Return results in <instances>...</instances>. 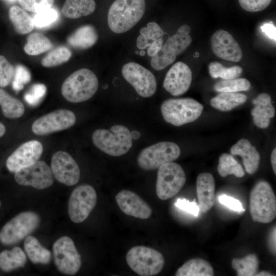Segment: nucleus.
<instances>
[{
	"label": "nucleus",
	"instance_id": "40",
	"mask_svg": "<svg viewBox=\"0 0 276 276\" xmlns=\"http://www.w3.org/2000/svg\"><path fill=\"white\" fill-rule=\"evenodd\" d=\"M13 79V89L18 91L22 89L24 85L30 81L31 74L25 66L20 64L17 65L14 69Z\"/></svg>",
	"mask_w": 276,
	"mask_h": 276
},
{
	"label": "nucleus",
	"instance_id": "32",
	"mask_svg": "<svg viewBox=\"0 0 276 276\" xmlns=\"http://www.w3.org/2000/svg\"><path fill=\"white\" fill-rule=\"evenodd\" d=\"M140 35L136 40V46L143 50L150 46L155 40L163 38L165 32L155 22H149L147 27L140 31Z\"/></svg>",
	"mask_w": 276,
	"mask_h": 276
},
{
	"label": "nucleus",
	"instance_id": "21",
	"mask_svg": "<svg viewBox=\"0 0 276 276\" xmlns=\"http://www.w3.org/2000/svg\"><path fill=\"white\" fill-rule=\"evenodd\" d=\"M196 192L200 211L202 213L209 211L215 201V181L213 176L209 173H201L196 179Z\"/></svg>",
	"mask_w": 276,
	"mask_h": 276
},
{
	"label": "nucleus",
	"instance_id": "29",
	"mask_svg": "<svg viewBox=\"0 0 276 276\" xmlns=\"http://www.w3.org/2000/svg\"><path fill=\"white\" fill-rule=\"evenodd\" d=\"M27 257L22 249L18 246L11 250H5L0 253V268L5 272H9L24 266Z\"/></svg>",
	"mask_w": 276,
	"mask_h": 276
},
{
	"label": "nucleus",
	"instance_id": "2",
	"mask_svg": "<svg viewBox=\"0 0 276 276\" xmlns=\"http://www.w3.org/2000/svg\"><path fill=\"white\" fill-rule=\"evenodd\" d=\"M99 82L96 75L87 68L78 70L64 81L61 93L68 102L80 103L92 97L97 91Z\"/></svg>",
	"mask_w": 276,
	"mask_h": 276
},
{
	"label": "nucleus",
	"instance_id": "56",
	"mask_svg": "<svg viewBox=\"0 0 276 276\" xmlns=\"http://www.w3.org/2000/svg\"><path fill=\"white\" fill-rule=\"evenodd\" d=\"M1 201H0V206H1Z\"/></svg>",
	"mask_w": 276,
	"mask_h": 276
},
{
	"label": "nucleus",
	"instance_id": "23",
	"mask_svg": "<svg viewBox=\"0 0 276 276\" xmlns=\"http://www.w3.org/2000/svg\"><path fill=\"white\" fill-rule=\"evenodd\" d=\"M232 155L242 157L246 171L249 174H255L259 167L260 155L256 148L246 139H241L231 149Z\"/></svg>",
	"mask_w": 276,
	"mask_h": 276
},
{
	"label": "nucleus",
	"instance_id": "33",
	"mask_svg": "<svg viewBox=\"0 0 276 276\" xmlns=\"http://www.w3.org/2000/svg\"><path fill=\"white\" fill-rule=\"evenodd\" d=\"M27 40L24 49L30 55H39L49 50L53 46L50 40L40 33L31 34L28 36Z\"/></svg>",
	"mask_w": 276,
	"mask_h": 276
},
{
	"label": "nucleus",
	"instance_id": "6",
	"mask_svg": "<svg viewBox=\"0 0 276 276\" xmlns=\"http://www.w3.org/2000/svg\"><path fill=\"white\" fill-rule=\"evenodd\" d=\"M126 259L130 268L141 276H153L163 269L165 259L158 250L144 246H135L127 252Z\"/></svg>",
	"mask_w": 276,
	"mask_h": 276
},
{
	"label": "nucleus",
	"instance_id": "42",
	"mask_svg": "<svg viewBox=\"0 0 276 276\" xmlns=\"http://www.w3.org/2000/svg\"><path fill=\"white\" fill-rule=\"evenodd\" d=\"M47 91L46 86L40 83L35 84L24 95L26 102L31 106H36L39 104L45 95Z\"/></svg>",
	"mask_w": 276,
	"mask_h": 276
},
{
	"label": "nucleus",
	"instance_id": "54",
	"mask_svg": "<svg viewBox=\"0 0 276 276\" xmlns=\"http://www.w3.org/2000/svg\"><path fill=\"white\" fill-rule=\"evenodd\" d=\"M140 54H141V55H144L145 54V52L143 51H141V52H140Z\"/></svg>",
	"mask_w": 276,
	"mask_h": 276
},
{
	"label": "nucleus",
	"instance_id": "47",
	"mask_svg": "<svg viewBox=\"0 0 276 276\" xmlns=\"http://www.w3.org/2000/svg\"><path fill=\"white\" fill-rule=\"evenodd\" d=\"M262 31L271 39L275 41L276 28L272 23H265L261 26Z\"/></svg>",
	"mask_w": 276,
	"mask_h": 276
},
{
	"label": "nucleus",
	"instance_id": "8",
	"mask_svg": "<svg viewBox=\"0 0 276 276\" xmlns=\"http://www.w3.org/2000/svg\"><path fill=\"white\" fill-rule=\"evenodd\" d=\"M40 221V217L35 212L20 213L2 227L0 231L1 242L4 245L18 243L34 232L39 226Z\"/></svg>",
	"mask_w": 276,
	"mask_h": 276
},
{
	"label": "nucleus",
	"instance_id": "34",
	"mask_svg": "<svg viewBox=\"0 0 276 276\" xmlns=\"http://www.w3.org/2000/svg\"><path fill=\"white\" fill-rule=\"evenodd\" d=\"M232 265L236 270L237 275L253 276L257 273L259 260L256 255L250 254L242 259H233Z\"/></svg>",
	"mask_w": 276,
	"mask_h": 276
},
{
	"label": "nucleus",
	"instance_id": "26",
	"mask_svg": "<svg viewBox=\"0 0 276 276\" xmlns=\"http://www.w3.org/2000/svg\"><path fill=\"white\" fill-rule=\"evenodd\" d=\"M214 270L206 260L193 258L187 261L177 270L176 276H212Z\"/></svg>",
	"mask_w": 276,
	"mask_h": 276
},
{
	"label": "nucleus",
	"instance_id": "50",
	"mask_svg": "<svg viewBox=\"0 0 276 276\" xmlns=\"http://www.w3.org/2000/svg\"><path fill=\"white\" fill-rule=\"evenodd\" d=\"M270 160L271 166L272 167L273 171L274 173L276 174V149L275 148L272 150L271 156Z\"/></svg>",
	"mask_w": 276,
	"mask_h": 276
},
{
	"label": "nucleus",
	"instance_id": "38",
	"mask_svg": "<svg viewBox=\"0 0 276 276\" xmlns=\"http://www.w3.org/2000/svg\"><path fill=\"white\" fill-rule=\"evenodd\" d=\"M72 56V53L66 47H58L50 51L42 59L41 64L44 67L57 66L67 61Z\"/></svg>",
	"mask_w": 276,
	"mask_h": 276
},
{
	"label": "nucleus",
	"instance_id": "7",
	"mask_svg": "<svg viewBox=\"0 0 276 276\" xmlns=\"http://www.w3.org/2000/svg\"><path fill=\"white\" fill-rule=\"evenodd\" d=\"M190 31L188 25L181 26L177 32L168 38L160 50L152 57L151 66L159 71L172 63L176 56L183 53L191 44L192 39L189 35Z\"/></svg>",
	"mask_w": 276,
	"mask_h": 276
},
{
	"label": "nucleus",
	"instance_id": "20",
	"mask_svg": "<svg viewBox=\"0 0 276 276\" xmlns=\"http://www.w3.org/2000/svg\"><path fill=\"white\" fill-rule=\"evenodd\" d=\"M116 199L121 210L127 215L142 219H148L151 216L152 210L149 205L131 191H120Z\"/></svg>",
	"mask_w": 276,
	"mask_h": 276
},
{
	"label": "nucleus",
	"instance_id": "18",
	"mask_svg": "<svg viewBox=\"0 0 276 276\" xmlns=\"http://www.w3.org/2000/svg\"><path fill=\"white\" fill-rule=\"evenodd\" d=\"M43 152V146L39 141L32 140L21 145L7 158L8 170L15 172L19 169L37 161Z\"/></svg>",
	"mask_w": 276,
	"mask_h": 276
},
{
	"label": "nucleus",
	"instance_id": "24",
	"mask_svg": "<svg viewBox=\"0 0 276 276\" xmlns=\"http://www.w3.org/2000/svg\"><path fill=\"white\" fill-rule=\"evenodd\" d=\"M98 35L95 28L87 25L78 28L67 39L68 43L75 49L83 50L92 47L97 41Z\"/></svg>",
	"mask_w": 276,
	"mask_h": 276
},
{
	"label": "nucleus",
	"instance_id": "16",
	"mask_svg": "<svg viewBox=\"0 0 276 276\" xmlns=\"http://www.w3.org/2000/svg\"><path fill=\"white\" fill-rule=\"evenodd\" d=\"M51 168L56 180L66 186L75 185L80 179V170L78 164L66 152L58 151L53 155Z\"/></svg>",
	"mask_w": 276,
	"mask_h": 276
},
{
	"label": "nucleus",
	"instance_id": "12",
	"mask_svg": "<svg viewBox=\"0 0 276 276\" xmlns=\"http://www.w3.org/2000/svg\"><path fill=\"white\" fill-rule=\"evenodd\" d=\"M53 251L54 263L60 272L70 275L78 272L81 266V256L72 239L60 237L54 242Z\"/></svg>",
	"mask_w": 276,
	"mask_h": 276
},
{
	"label": "nucleus",
	"instance_id": "27",
	"mask_svg": "<svg viewBox=\"0 0 276 276\" xmlns=\"http://www.w3.org/2000/svg\"><path fill=\"white\" fill-rule=\"evenodd\" d=\"M247 96L237 92H222L211 100V105L221 111H228L244 104Z\"/></svg>",
	"mask_w": 276,
	"mask_h": 276
},
{
	"label": "nucleus",
	"instance_id": "41",
	"mask_svg": "<svg viewBox=\"0 0 276 276\" xmlns=\"http://www.w3.org/2000/svg\"><path fill=\"white\" fill-rule=\"evenodd\" d=\"M54 2V0H18L23 9L36 13L52 8Z\"/></svg>",
	"mask_w": 276,
	"mask_h": 276
},
{
	"label": "nucleus",
	"instance_id": "14",
	"mask_svg": "<svg viewBox=\"0 0 276 276\" xmlns=\"http://www.w3.org/2000/svg\"><path fill=\"white\" fill-rule=\"evenodd\" d=\"M14 173V178L18 184L38 190L50 187L54 181L51 169L42 160H37Z\"/></svg>",
	"mask_w": 276,
	"mask_h": 276
},
{
	"label": "nucleus",
	"instance_id": "45",
	"mask_svg": "<svg viewBox=\"0 0 276 276\" xmlns=\"http://www.w3.org/2000/svg\"><path fill=\"white\" fill-rule=\"evenodd\" d=\"M175 205L179 209L190 213L195 217L198 215L200 211L199 206L195 200L192 202H190L185 198H178L175 202Z\"/></svg>",
	"mask_w": 276,
	"mask_h": 276
},
{
	"label": "nucleus",
	"instance_id": "17",
	"mask_svg": "<svg viewBox=\"0 0 276 276\" xmlns=\"http://www.w3.org/2000/svg\"><path fill=\"white\" fill-rule=\"evenodd\" d=\"M211 44L213 53L222 59L237 62L242 58L240 45L226 31H216L211 37Z\"/></svg>",
	"mask_w": 276,
	"mask_h": 276
},
{
	"label": "nucleus",
	"instance_id": "1",
	"mask_svg": "<svg viewBox=\"0 0 276 276\" xmlns=\"http://www.w3.org/2000/svg\"><path fill=\"white\" fill-rule=\"evenodd\" d=\"M145 8V0H115L108 13L110 29L118 34L128 31L141 20Z\"/></svg>",
	"mask_w": 276,
	"mask_h": 276
},
{
	"label": "nucleus",
	"instance_id": "3",
	"mask_svg": "<svg viewBox=\"0 0 276 276\" xmlns=\"http://www.w3.org/2000/svg\"><path fill=\"white\" fill-rule=\"evenodd\" d=\"M92 140L96 147L112 156L125 154L132 145L129 130L122 125H113L109 130H96L92 135Z\"/></svg>",
	"mask_w": 276,
	"mask_h": 276
},
{
	"label": "nucleus",
	"instance_id": "36",
	"mask_svg": "<svg viewBox=\"0 0 276 276\" xmlns=\"http://www.w3.org/2000/svg\"><path fill=\"white\" fill-rule=\"evenodd\" d=\"M242 71L241 66L235 65L226 67L217 61H213L209 65V74L213 78L220 77L223 80L236 79L240 76Z\"/></svg>",
	"mask_w": 276,
	"mask_h": 276
},
{
	"label": "nucleus",
	"instance_id": "9",
	"mask_svg": "<svg viewBox=\"0 0 276 276\" xmlns=\"http://www.w3.org/2000/svg\"><path fill=\"white\" fill-rule=\"evenodd\" d=\"M180 154V148L175 143L160 142L143 149L137 156V162L142 169L152 170L166 163L172 162Z\"/></svg>",
	"mask_w": 276,
	"mask_h": 276
},
{
	"label": "nucleus",
	"instance_id": "19",
	"mask_svg": "<svg viewBox=\"0 0 276 276\" xmlns=\"http://www.w3.org/2000/svg\"><path fill=\"white\" fill-rule=\"evenodd\" d=\"M192 74L189 67L182 62L174 64L165 76L163 86L172 96L185 94L191 84Z\"/></svg>",
	"mask_w": 276,
	"mask_h": 276
},
{
	"label": "nucleus",
	"instance_id": "35",
	"mask_svg": "<svg viewBox=\"0 0 276 276\" xmlns=\"http://www.w3.org/2000/svg\"><path fill=\"white\" fill-rule=\"evenodd\" d=\"M217 171L219 175L223 177L231 174L237 177H242L245 175L241 165L233 155L227 153H223L220 155Z\"/></svg>",
	"mask_w": 276,
	"mask_h": 276
},
{
	"label": "nucleus",
	"instance_id": "13",
	"mask_svg": "<svg viewBox=\"0 0 276 276\" xmlns=\"http://www.w3.org/2000/svg\"><path fill=\"white\" fill-rule=\"evenodd\" d=\"M122 74L140 96L148 98L155 93L157 85L154 75L141 65L133 62L126 63L122 67Z\"/></svg>",
	"mask_w": 276,
	"mask_h": 276
},
{
	"label": "nucleus",
	"instance_id": "51",
	"mask_svg": "<svg viewBox=\"0 0 276 276\" xmlns=\"http://www.w3.org/2000/svg\"><path fill=\"white\" fill-rule=\"evenodd\" d=\"M130 134L132 139L134 140H137L141 136L140 132L136 130H133L130 132Z\"/></svg>",
	"mask_w": 276,
	"mask_h": 276
},
{
	"label": "nucleus",
	"instance_id": "15",
	"mask_svg": "<svg viewBox=\"0 0 276 276\" xmlns=\"http://www.w3.org/2000/svg\"><path fill=\"white\" fill-rule=\"evenodd\" d=\"M76 120L72 111L58 109L36 119L32 124V130L36 135H46L69 128L74 125Z\"/></svg>",
	"mask_w": 276,
	"mask_h": 276
},
{
	"label": "nucleus",
	"instance_id": "37",
	"mask_svg": "<svg viewBox=\"0 0 276 276\" xmlns=\"http://www.w3.org/2000/svg\"><path fill=\"white\" fill-rule=\"evenodd\" d=\"M250 87V83L245 78L222 80L216 83L214 86V90L219 93L246 91Z\"/></svg>",
	"mask_w": 276,
	"mask_h": 276
},
{
	"label": "nucleus",
	"instance_id": "49",
	"mask_svg": "<svg viewBox=\"0 0 276 276\" xmlns=\"http://www.w3.org/2000/svg\"><path fill=\"white\" fill-rule=\"evenodd\" d=\"M275 227L273 228L269 237V246L273 253H275Z\"/></svg>",
	"mask_w": 276,
	"mask_h": 276
},
{
	"label": "nucleus",
	"instance_id": "52",
	"mask_svg": "<svg viewBox=\"0 0 276 276\" xmlns=\"http://www.w3.org/2000/svg\"><path fill=\"white\" fill-rule=\"evenodd\" d=\"M6 132V127L4 125L0 122V137L3 136Z\"/></svg>",
	"mask_w": 276,
	"mask_h": 276
},
{
	"label": "nucleus",
	"instance_id": "30",
	"mask_svg": "<svg viewBox=\"0 0 276 276\" xmlns=\"http://www.w3.org/2000/svg\"><path fill=\"white\" fill-rule=\"evenodd\" d=\"M9 17L17 33L26 34L34 28L33 18L22 8L13 6L9 9Z\"/></svg>",
	"mask_w": 276,
	"mask_h": 276
},
{
	"label": "nucleus",
	"instance_id": "25",
	"mask_svg": "<svg viewBox=\"0 0 276 276\" xmlns=\"http://www.w3.org/2000/svg\"><path fill=\"white\" fill-rule=\"evenodd\" d=\"M95 9L94 0H66L61 12L66 17L75 19L91 14Z\"/></svg>",
	"mask_w": 276,
	"mask_h": 276
},
{
	"label": "nucleus",
	"instance_id": "39",
	"mask_svg": "<svg viewBox=\"0 0 276 276\" xmlns=\"http://www.w3.org/2000/svg\"><path fill=\"white\" fill-rule=\"evenodd\" d=\"M59 17L56 10L50 8L36 13L33 18L34 27L37 28H47L55 23Z\"/></svg>",
	"mask_w": 276,
	"mask_h": 276
},
{
	"label": "nucleus",
	"instance_id": "28",
	"mask_svg": "<svg viewBox=\"0 0 276 276\" xmlns=\"http://www.w3.org/2000/svg\"><path fill=\"white\" fill-rule=\"evenodd\" d=\"M25 250L31 262L34 264H48L51 259V252L41 245L33 236H28L24 241Z\"/></svg>",
	"mask_w": 276,
	"mask_h": 276
},
{
	"label": "nucleus",
	"instance_id": "4",
	"mask_svg": "<svg viewBox=\"0 0 276 276\" xmlns=\"http://www.w3.org/2000/svg\"><path fill=\"white\" fill-rule=\"evenodd\" d=\"M249 210L255 222L268 223L276 217V198L270 184L266 181H259L250 195Z\"/></svg>",
	"mask_w": 276,
	"mask_h": 276
},
{
	"label": "nucleus",
	"instance_id": "5",
	"mask_svg": "<svg viewBox=\"0 0 276 276\" xmlns=\"http://www.w3.org/2000/svg\"><path fill=\"white\" fill-rule=\"evenodd\" d=\"M203 109L201 104L190 98L169 99L164 101L160 107L165 121L175 126L194 122Z\"/></svg>",
	"mask_w": 276,
	"mask_h": 276
},
{
	"label": "nucleus",
	"instance_id": "53",
	"mask_svg": "<svg viewBox=\"0 0 276 276\" xmlns=\"http://www.w3.org/2000/svg\"><path fill=\"white\" fill-rule=\"evenodd\" d=\"M255 275H257V276H271V275H273V274H272L271 273H270L269 272L265 271H261V272H260L259 273H257Z\"/></svg>",
	"mask_w": 276,
	"mask_h": 276
},
{
	"label": "nucleus",
	"instance_id": "44",
	"mask_svg": "<svg viewBox=\"0 0 276 276\" xmlns=\"http://www.w3.org/2000/svg\"><path fill=\"white\" fill-rule=\"evenodd\" d=\"M272 0H238L239 4L244 10L255 12L266 9Z\"/></svg>",
	"mask_w": 276,
	"mask_h": 276
},
{
	"label": "nucleus",
	"instance_id": "22",
	"mask_svg": "<svg viewBox=\"0 0 276 276\" xmlns=\"http://www.w3.org/2000/svg\"><path fill=\"white\" fill-rule=\"evenodd\" d=\"M254 107L251 114L254 124L260 128H267L270 119L275 115V109L271 103L270 95L261 93L252 100Z\"/></svg>",
	"mask_w": 276,
	"mask_h": 276
},
{
	"label": "nucleus",
	"instance_id": "10",
	"mask_svg": "<svg viewBox=\"0 0 276 276\" xmlns=\"http://www.w3.org/2000/svg\"><path fill=\"white\" fill-rule=\"evenodd\" d=\"M156 192L163 200L176 195L184 186L186 176L182 167L178 164L170 162L158 168Z\"/></svg>",
	"mask_w": 276,
	"mask_h": 276
},
{
	"label": "nucleus",
	"instance_id": "48",
	"mask_svg": "<svg viewBox=\"0 0 276 276\" xmlns=\"http://www.w3.org/2000/svg\"><path fill=\"white\" fill-rule=\"evenodd\" d=\"M163 44V38H160L155 40L150 46L149 47L147 50L148 55L149 56L153 57L160 50Z\"/></svg>",
	"mask_w": 276,
	"mask_h": 276
},
{
	"label": "nucleus",
	"instance_id": "43",
	"mask_svg": "<svg viewBox=\"0 0 276 276\" xmlns=\"http://www.w3.org/2000/svg\"><path fill=\"white\" fill-rule=\"evenodd\" d=\"M14 68L6 58L0 55V87L8 86L13 78Z\"/></svg>",
	"mask_w": 276,
	"mask_h": 276
},
{
	"label": "nucleus",
	"instance_id": "55",
	"mask_svg": "<svg viewBox=\"0 0 276 276\" xmlns=\"http://www.w3.org/2000/svg\"><path fill=\"white\" fill-rule=\"evenodd\" d=\"M8 1H11V2H13V1H14L15 0H8Z\"/></svg>",
	"mask_w": 276,
	"mask_h": 276
},
{
	"label": "nucleus",
	"instance_id": "11",
	"mask_svg": "<svg viewBox=\"0 0 276 276\" xmlns=\"http://www.w3.org/2000/svg\"><path fill=\"white\" fill-rule=\"evenodd\" d=\"M97 195L94 188L84 184L76 188L72 192L68 202V214L74 223L83 222L95 208Z\"/></svg>",
	"mask_w": 276,
	"mask_h": 276
},
{
	"label": "nucleus",
	"instance_id": "46",
	"mask_svg": "<svg viewBox=\"0 0 276 276\" xmlns=\"http://www.w3.org/2000/svg\"><path fill=\"white\" fill-rule=\"evenodd\" d=\"M218 199L220 203L234 211L241 213L245 211L241 202L233 197L222 195L219 197Z\"/></svg>",
	"mask_w": 276,
	"mask_h": 276
},
{
	"label": "nucleus",
	"instance_id": "31",
	"mask_svg": "<svg viewBox=\"0 0 276 276\" xmlns=\"http://www.w3.org/2000/svg\"><path fill=\"white\" fill-rule=\"evenodd\" d=\"M0 105L3 114L7 118H18L25 112L23 104L2 88H0Z\"/></svg>",
	"mask_w": 276,
	"mask_h": 276
}]
</instances>
